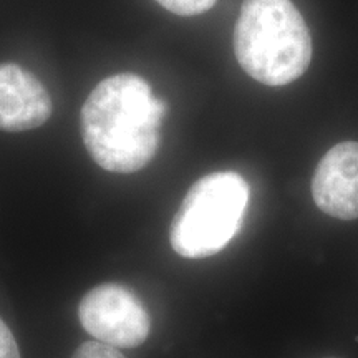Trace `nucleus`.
Returning <instances> with one entry per match:
<instances>
[{
  "label": "nucleus",
  "mask_w": 358,
  "mask_h": 358,
  "mask_svg": "<svg viewBox=\"0 0 358 358\" xmlns=\"http://www.w3.org/2000/svg\"><path fill=\"white\" fill-rule=\"evenodd\" d=\"M166 103L134 73L101 80L85 101L80 123L90 156L110 173H136L155 158Z\"/></svg>",
  "instance_id": "1"
},
{
  "label": "nucleus",
  "mask_w": 358,
  "mask_h": 358,
  "mask_svg": "<svg viewBox=\"0 0 358 358\" xmlns=\"http://www.w3.org/2000/svg\"><path fill=\"white\" fill-rule=\"evenodd\" d=\"M241 69L267 87H284L306 73L312 37L292 0H244L234 29Z\"/></svg>",
  "instance_id": "2"
},
{
  "label": "nucleus",
  "mask_w": 358,
  "mask_h": 358,
  "mask_svg": "<svg viewBox=\"0 0 358 358\" xmlns=\"http://www.w3.org/2000/svg\"><path fill=\"white\" fill-rule=\"evenodd\" d=\"M248 181L234 171H217L196 181L169 229L174 252L186 259L217 254L239 232L249 204Z\"/></svg>",
  "instance_id": "3"
},
{
  "label": "nucleus",
  "mask_w": 358,
  "mask_h": 358,
  "mask_svg": "<svg viewBox=\"0 0 358 358\" xmlns=\"http://www.w3.org/2000/svg\"><path fill=\"white\" fill-rule=\"evenodd\" d=\"M78 319L92 337L116 348L141 345L151 329L145 303L122 284H101L85 294Z\"/></svg>",
  "instance_id": "4"
},
{
  "label": "nucleus",
  "mask_w": 358,
  "mask_h": 358,
  "mask_svg": "<svg viewBox=\"0 0 358 358\" xmlns=\"http://www.w3.org/2000/svg\"><path fill=\"white\" fill-rule=\"evenodd\" d=\"M312 196L327 216L358 219V141L338 143L327 151L313 173Z\"/></svg>",
  "instance_id": "5"
},
{
  "label": "nucleus",
  "mask_w": 358,
  "mask_h": 358,
  "mask_svg": "<svg viewBox=\"0 0 358 358\" xmlns=\"http://www.w3.org/2000/svg\"><path fill=\"white\" fill-rule=\"evenodd\" d=\"M50 115V96L34 73L15 64L0 65V129L29 131Z\"/></svg>",
  "instance_id": "6"
},
{
  "label": "nucleus",
  "mask_w": 358,
  "mask_h": 358,
  "mask_svg": "<svg viewBox=\"0 0 358 358\" xmlns=\"http://www.w3.org/2000/svg\"><path fill=\"white\" fill-rule=\"evenodd\" d=\"M161 7L176 13V15L191 17L208 12L217 0H156Z\"/></svg>",
  "instance_id": "7"
},
{
  "label": "nucleus",
  "mask_w": 358,
  "mask_h": 358,
  "mask_svg": "<svg viewBox=\"0 0 358 358\" xmlns=\"http://www.w3.org/2000/svg\"><path fill=\"white\" fill-rule=\"evenodd\" d=\"M71 358H127L116 347L101 342H85Z\"/></svg>",
  "instance_id": "8"
},
{
  "label": "nucleus",
  "mask_w": 358,
  "mask_h": 358,
  "mask_svg": "<svg viewBox=\"0 0 358 358\" xmlns=\"http://www.w3.org/2000/svg\"><path fill=\"white\" fill-rule=\"evenodd\" d=\"M0 358H20L15 338L2 319H0Z\"/></svg>",
  "instance_id": "9"
},
{
  "label": "nucleus",
  "mask_w": 358,
  "mask_h": 358,
  "mask_svg": "<svg viewBox=\"0 0 358 358\" xmlns=\"http://www.w3.org/2000/svg\"><path fill=\"white\" fill-rule=\"evenodd\" d=\"M329 358H334V357H329Z\"/></svg>",
  "instance_id": "10"
}]
</instances>
